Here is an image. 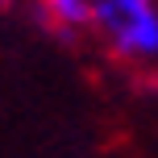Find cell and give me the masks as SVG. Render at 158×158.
Here are the masks:
<instances>
[{"instance_id":"obj_1","label":"cell","mask_w":158,"mask_h":158,"mask_svg":"<svg viewBox=\"0 0 158 158\" xmlns=\"http://www.w3.org/2000/svg\"><path fill=\"white\" fill-rule=\"evenodd\" d=\"M96 25H104V33L125 54H154L158 50V13L150 0H100Z\"/></svg>"},{"instance_id":"obj_2","label":"cell","mask_w":158,"mask_h":158,"mask_svg":"<svg viewBox=\"0 0 158 158\" xmlns=\"http://www.w3.org/2000/svg\"><path fill=\"white\" fill-rule=\"evenodd\" d=\"M42 21L58 38H75L79 29L96 25V4L92 0H42Z\"/></svg>"}]
</instances>
